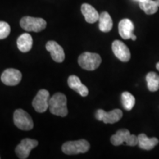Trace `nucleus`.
Returning <instances> with one entry per match:
<instances>
[{"label": "nucleus", "instance_id": "nucleus-7", "mask_svg": "<svg viewBox=\"0 0 159 159\" xmlns=\"http://www.w3.org/2000/svg\"><path fill=\"white\" fill-rule=\"evenodd\" d=\"M123 116L122 111L120 109H114L110 112L99 109L95 114V117L97 120L102 121L105 124H114L119 122Z\"/></svg>", "mask_w": 159, "mask_h": 159}, {"label": "nucleus", "instance_id": "nucleus-21", "mask_svg": "<svg viewBox=\"0 0 159 159\" xmlns=\"http://www.w3.org/2000/svg\"><path fill=\"white\" fill-rule=\"evenodd\" d=\"M122 102L125 110L130 111L134 107L136 99L130 93L128 92V91H125L122 94Z\"/></svg>", "mask_w": 159, "mask_h": 159}, {"label": "nucleus", "instance_id": "nucleus-22", "mask_svg": "<svg viewBox=\"0 0 159 159\" xmlns=\"http://www.w3.org/2000/svg\"><path fill=\"white\" fill-rule=\"evenodd\" d=\"M11 33V27L5 21H0V40L6 39Z\"/></svg>", "mask_w": 159, "mask_h": 159}, {"label": "nucleus", "instance_id": "nucleus-25", "mask_svg": "<svg viewBox=\"0 0 159 159\" xmlns=\"http://www.w3.org/2000/svg\"><path fill=\"white\" fill-rule=\"evenodd\" d=\"M135 1H137V2H140L143 1V0H135Z\"/></svg>", "mask_w": 159, "mask_h": 159}, {"label": "nucleus", "instance_id": "nucleus-14", "mask_svg": "<svg viewBox=\"0 0 159 159\" xmlns=\"http://www.w3.org/2000/svg\"><path fill=\"white\" fill-rule=\"evenodd\" d=\"M68 85L70 88L76 91L77 93L83 97L88 96L89 94V89L83 85L80 81V79L76 75H71L68 78Z\"/></svg>", "mask_w": 159, "mask_h": 159}, {"label": "nucleus", "instance_id": "nucleus-16", "mask_svg": "<svg viewBox=\"0 0 159 159\" xmlns=\"http://www.w3.org/2000/svg\"><path fill=\"white\" fill-rule=\"evenodd\" d=\"M159 143L158 139L153 138H148L144 134H141L138 136V145L142 150H150L154 148Z\"/></svg>", "mask_w": 159, "mask_h": 159}, {"label": "nucleus", "instance_id": "nucleus-15", "mask_svg": "<svg viewBox=\"0 0 159 159\" xmlns=\"http://www.w3.org/2000/svg\"><path fill=\"white\" fill-rule=\"evenodd\" d=\"M81 12L83 16L85 17V21L88 23H95L99 20V14L97 10L93 6L87 3L83 4L81 6Z\"/></svg>", "mask_w": 159, "mask_h": 159}, {"label": "nucleus", "instance_id": "nucleus-20", "mask_svg": "<svg viewBox=\"0 0 159 159\" xmlns=\"http://www.w3.org/2000/svg\"><path fill=\"white\" fill-rule=\"evenodd\" d=\"M148 88L151 92H156L159 89V75L156 72H149L146 76Z\"/></svg>", "mask_w": 159, "mask_h": 159}, {"label": "nucleus", "instance_id": "nucleus-24", "mask_svg": "<svg viewBox=\"0 0 159 159\" xmlns=\"http://www.w3.org/2000/svg\"><path fill=\"white\" fill-rule=\"evenodd\" d=\"M156 2L157 4V5H158L159 7V0H156Z\"/></svg>", "mask_w": 159, "mask_h": 159}, {"label": "nucleus", "instance_id": "nucleus-1", "mask_svg": "<svg viewBox=\"0 0 159 159\" xmlns=\"http://www.w3.org/2000/svg\"><path fill=\"white\" fill-rule=\"evenodd\" d=\"M49 109L50 113L56 116L65 117L68 114L67 98L61 92L55 94L49 99Z\"/></svg>", "mask_w": 159, "mask_h": 159}, {"label": "nucleus", "instance_id": "nucleus-12", "mask_svg": "<svg viewBox=\"0 0 159 159\" xmlns=\"http://www.w3.org/2000/svg\"><path fill=\"white\" fill-rule=\"evenodd\" d=\"M134 25L130 19H125L121 20L119 23V33L123 39H130L136 41V36L134 34Z\"/></svg>", "mask_w": 159, "mask_h": 159}, {"label": "nucleus", "instance_id": "nucleus-5", "mask_svg": "<svg viewBox=\"0 0 159 159\" xmlns=\"http://www.w3.org/2000/svg\"><path fill=\"white\" fill-rule=\"evenodd\" d=\"M20 25L26 31L38 33L46 28L47 22L41 18L25 16L20 21Z\"/></svg>", "mask_w": 159, "mask_h": 159}, {"label": "nucleus", "instance_id": "nucleus-4", "mask_svg": "<svg viewBox=\"0 0 159 159\" xmlns=\"http://www.w3.org/2000/svg\"><path fill=\"white\" fill-rule=\"evenodd\" d=\"M90 148V144L85 139L67 142L62 145V151L66 155L85 153Z\"/></svg>", "mask_w": 159, "mask_h": 159}, {"label": "nucleus", "instance_id": "nucleus-8", "mask_svg": "<svg viewBox=\"0 0 159 159\" xmlns=\"http://www.w3.org/2000/svg\"><path fill=\"white\" fill-rule=\"evenodd\" d=\"M39 144L37 140L32 139H24L21 140L19 144L17 145L16 148L15 152L16 153L17 156L20 159H26L28 158L30 153L31 150L35 148H36Z\"/></svg>", "mask_w": 159, "mask_h": 159}, {"label": "nucleus", "instance_id": "nucleus-3", "mask_svg": "<svg viewBox=\"0 0 159 159\" xmlns=\"http://www.w3.org/2000/svg\"><path fill=\"white\" fill-rule=\"evenodd\" d=\"M111 142L114 146L126 143L128 146L134 147L138 144V136L130 134V131L127 129H121L111 137Z\"/></svg>", "mask_w": 159, "mask_h": 159}, {"label": "nucleus", "instance_id": "nucleus-23", "mask_svg": "<svg viewBox=\"0 0 159 159\" xmlns=\"http://www.w3.org/2000/svg\"><path fill=\"white\" fill-rule=\"evenodd\" d=\"M156 69H158V70L159 71V62H158V63H157V64H156Z\"/></svg>", "mask_w": 159, "mask_h": 159}, {"label": "nucleus", "instance_id": "nucleus-19", "mask_svg": "<svg viewBox=\"0 0 159 159\" xmlns=\"http://www.w3.org/2000/svg\"><path fill=\"white\" fill-rule=\"evenodd\" d=\"M139 3V7L148 15H152L156 13L158 9L156 0H143Z\"/></svg>", "mask_w": 159, "mask_h": 159}, {"label": "nucleus", "instance_id": "nucleus-10", "mask_svg": "<svg viewBox=\"0 0 159 159\" xmlns=\"http://www.w3.org/2000/svg\"><path fill=\"white\" fill-rule=\"evenodd\" d=\"M22 75L21 71L15 69H7L3 71L1 80L6 85H16L21 82Z\"/></svg>", "mask_w": 159, "mask_h": 159}, {"label": "nucleus", "instance_id": "nucleus-18", "mask_svg": "<svg viewBox=\"0 0 159 159\" xmlns=\"http://www.w3.org/2000/svg\"><path fill=\"white\" fill-rule=\"evenodd\" d=\"M99 28L103 33H108L113 27V21L108 12H102L99 18Z\"/></svg>", "mask_w": 159, "mask_h": 159}, {"label": "nucleus", "instance_id": "nucleus-17", "mask_svg": "<svg viewBox=\"0 0 159 159\" xmlns=\"http://www.w3.org/2000/svg\"><path fill=\"white\" fill-rule=\"evenodd\" d=\"M17 47L21 52H27L33 47V39L29 33H23L18 38Z\"/></svg>", "mask_w": 159, "mask_h": 159}, {"label": "nucleus", "instance_id": "nucleus-9", "mask_svg": "<svg viewBox=\"0 0 159 159\" xmlns=\"http://www.w3.org/2000/svg\"><path fill=\"white\" fill-rule=\"evenodd\" d=\"M49 92L46 89H41L33 100V106L38 113H43L49 109Z\"/></svg>", "mask_w": 159, "mask_h": 159}, {"label": "nucleus", "instance_id": "nucleus-2", "mask_svg": "<svg viewBox=\"0 0 159 159\" xmlns=\"http://www.w3.org/2000/svg\"><path fill=\"white\" fill-rule=\"evenodd\" d=\"M101 63H102V58L97 53L85 52L78 57L80 66L88 71H94L97 69L100 66Z\"/></svg>", "mask_w": 159, "mask_h": 159}, {"label": "nucleus", "instance_id": "nucleus-11", "mask_svg": "<svg viewBox=\"0 0 159 159\" xmlns=\"http://www.w3.org/2000/svg\"><path fill=\"white\" fill-rule=\"evenodd\" d=\"M112 50L117 58L122 62H128L130 59V49L124 43L116 40L112 43Z\"/></svg>", "mask_w": 159, "mask_h": 159}, {"label": "nucleus", "instance_id": "nucleus-6", "mask_svg": "<svg viewBox=\"0 0 159 159\" xmlns=\"http://www.w3.org/2000/svg\"><path fill=\"white\" fill-rule=\"evenodd\" d=\"M13 122L16 126L21 130H30L34 123L28 113L22 109H17L13 114Z\"/></svg>", "mask_w": 159, "mask_h": 159}, {"label": "nucleus", "instance_id": "nucleus-13", "mask_svg": "<svg viewBox=\"0 0 159 159\" xmlns=\"http://www.w3.org/2000/svg\"><path fill=\"white\" fill-rule=\"evenodd\" d=\"M46 49L51 54L52 58L57 63H61L65 59V53L63 47L54 41H49L46 44Z\"/></svg>", "mask_w": 159, "mask_h": 159}]
</instances>
